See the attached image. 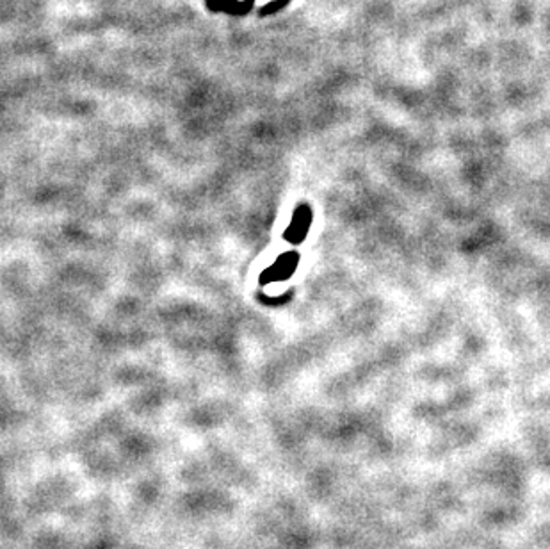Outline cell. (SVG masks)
I'll list each match as a JSON object with an SVG mask.
<instances>
[{
	"instance_id": "obj_1",
	"label": "cell",
	"mask_w": 550,
	"mask_h": 549,
	"mask_svg": "<svg viewBox=\"0 0 550 549\" xmlns=\"http://www.w3.org/2000/svg\"><path fill=\"white\" fill-rule=\"evenodd\" d=\"M310 225H312V209L306 206V204H303V206H299L296 210H294L292 221H290L287 232H285V239H287L288 243H292V245L301 243L306 237V234H308V230H310Z\"/></svg>"
},
{
	"instance_id": "obj_2",
	"label": "cell",
	"mask_w": 550,
	"mask_h": 549,
	"mask_svg": "<svg viewBox=\"0 0 550 549\" xmlns=\"http://www.w3.org/2000/svg\"><path fill=\"white\" fill-rule=\"evenodd\" d=\"M297 264H299V255L294 254V252H288V254L282 255L278 257L275 264L271 268H267L262 275V282L264 284H273V282H282L287 280L294 271H296Z\"/></svg>"
}]
</instances>
